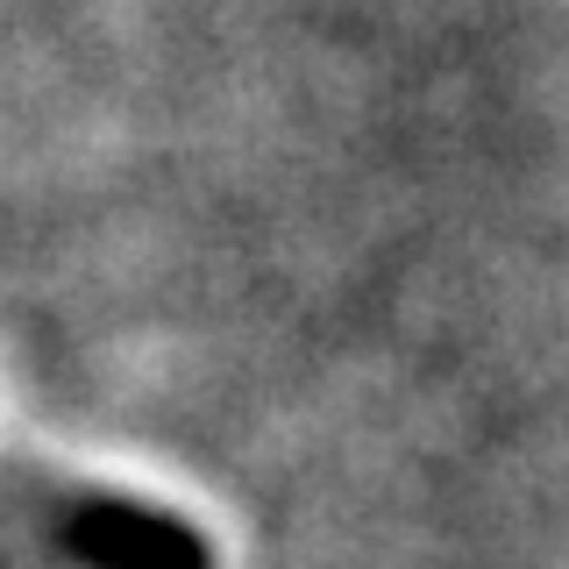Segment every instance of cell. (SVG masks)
Masks as SVG:
<instances>
[{
	"instance_id": "6da1fadb",
	"label": "cell",
	"mask_w": 569,
	"mask_h": 569,
	"mask_svg": "<svg viewBox=\"0 0 569 569\" xmlns=\"http://www.w3.org/2000/svg\"><path fill=\"white\" fill-rule=\"evenodd\" d=\"M0 520L86 569H213V548L192 520L36 456H0Z\"/></svg>"
}]
</instances>
